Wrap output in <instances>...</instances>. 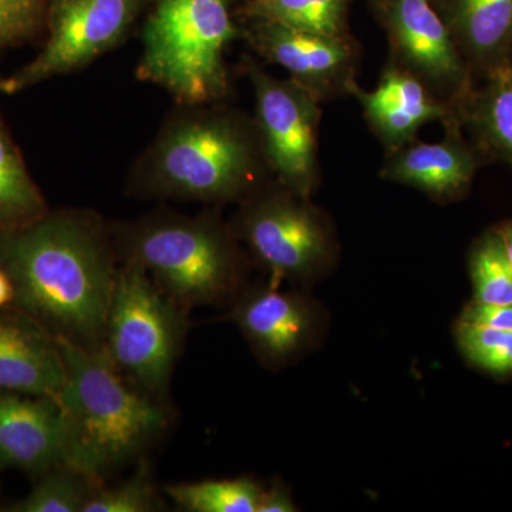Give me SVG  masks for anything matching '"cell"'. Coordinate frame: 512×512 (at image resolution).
<instances>
[{
    "label": "cell",
    "instance_id": "8fae6325",
    "mask_svg": "<svg viewBox=\"0 0 512 512\" xmlns=\"http://www.w3.org/2000/svg\"><path fill=\"white\" fill-rule=\"evenodd\" d=\"M64 456L66 424L55 397L0 389V464L46 473Z\"/></svg>",
    "mask_w": 512,
    "mask_h": 512
},
{
    "label": "cell",
    "instance_id": "9c48e42d",
    "mask_svg": "<svg viewBox=\"0 0 512 512\" xmlns=\"http://www.w3.org/2000/svg\"><path fill=\"white\" fill-rule=\"evenodd\" d=\"M256 111L272 167L293 194H311L316 175V93L302 83L275 79L252 67Z\"/></svg>",
    "mask_w": 512,
    "mask_h": 512
},
{
    "label": "cell",
    "instance_id": "277c9868",
    "mask_svg": "<svg viewBox=\"0 0 512 512\" xmlns=\"http://www.w3.org/2000/svg\"><path fill=\"white\" fill-rule=\"evenodd\" d=\"M126 261L146 269L185 311L227 298L237 285L234 251L227 235L205 218L160 217L123 235Z\"/></svg>",
    "mask_w": 512,
    "mask_h": 512
},
{
    "label": "cell",
    "instance_id": "4fadbf2b",
    "mask_svg": "<svg viewBox=\"0 0 512 512\" xmlns=\"http://www.w3.org/2000/svg\"><path fill=\"white\" fill-rule=\"evenodd\" d=\"M397 49L412 69L440 86H458L464 67L446 23L429 0H392L387 9Z\"/></svg>",
    "mask_w": 512,
    "mask_h": 512
},
{
    "label": "cell",
    "instance_id": "5b68a950",
    "mask_svg": "<svg viewBox=\"0 0 512 512\" xmlns=\"http://www.w3.org/2000/svg\"><path fill=\"white\" fill-rule=\"evenodd\" d=\"M187 312L146 269L124 261L117 271L103 352L128 382L160 399L183 348Z\"/></svg>",
    "mask_w": 512,
    "mask_h": 512
},
{
    "label": "cell",
    "instance_id": "d6986e66",
    "mask_svg": "<svg viewBox=\"0 0 512 512\" xmlns=\"http://www.w3.org/2000/svg\"><path fill=\"white\" fill-rule=\"evenodd\" d=\"M264 488L248 477L171 484L165 494L187 512H258Z\"/></svg>",
    "mask_w": 512,
    "mask_h": 512
},
{
    "label": "cell",
    "instance_id": "52a82bcc",
    "mask_svg": "<svg viewBox=\"0 0 512 512\" xmlns=\"http://www.w3.org/2000/svg\"><path fill=\"white\" fill-rule=\"evenodd\" d=\"M140 5L141 0H56L45 49L6 80L3 90L19 92L93 62L123 39Z\"/></svg>",
    "mask_w": 512,
    "mask_h": 512
},
{
    "label": "cell",
    "instance_id": "d4e9b609",
    "mask_svg": "<svg viewBox=\"0 0 512 512\" xmlns=\"http://www.w3.org/2000/svg\"><path fill=\"white\" fill-rule=\"evenodd\" d=\"M161 507L163 503L151 481L150 471L143 466L124 483L97 488L83 512H151Z\"/></svg>",
    "mask_w": 512,
    "mask_h": 512
},
{
    "label": "cell",
    "instance_id": "7c38bea8",
    "mask_svg": "<svg viewBox=\"0 0 512 512\" xmlns=\"http://www.w3.org/2000/svg\"><path fill=\"white\" fill-rule=\"evenodd\" d=\"M64 380L56 336L28 315L0 318V389L57 399Z\"/></svg>",
    "mask_w": 512,
    "mask_h": 512
},
{
    "label": "cell",
    "instance_id": "9a60e30c",
    "mask_svg": "<svg viewBox=\"0 0 512 512\" xmlns=\"http://www.w3.org/2000/svg\"><path fill=\"white\" fill-rule=\"evenodd\" d=\"M350 90L362 103L377 133L394 146L412 140L423 124L446 116V110L431 99L416 77L399 70L384 74L373 92L357 87Z\"/></svg>",
    "mask_w": 512,
    "mask_h": 512
},
{
    "label": "cell",
    "instance_id": "ac0fdd59",
    "mask_svg": "<svg viewBox=\"0 0 512 512\" xmlns=\"http://www.w3.org/2000/svg\"><path fill=\"white\" fill-rule=\"evenodd\" d=\"M43 215L45 200L0 124V231L25 227Z\"/></svg>",
    "mask_w": 512,
    "mask_h": 512
},
{
    "label": "cell",
    "instance_id": "30bf717a",
    "mask_svg": "<svg viewBox=\"0 0 512 512\" xmlns=\"http://www.w3.org/2000/svg\"><path fill=\"white\" fill-rule=\"evenodd\" d=\"M231 319L269 366L298 359L319 336L315 303L301 293L281 291L275 284L247 293L232 309Z\"/></svg>",
    "mask_w": 512,
    "mask_h": 512
},
{
    "label": "cell",
    "instance_id": "603a6c76",
    "mask_svg": "<svg viewBox=\"0 0 512 512\" xmlns=\"http://www.w3.org/2000/svg\"><path fill=\"white\" fill-rule=\"evenodd\" d=\"M474 301L505 305L512 303V266L498 232L485 235L470 258Z\"/></svg>",
    "mask_w": 512,
    "mask_h": 512
},
{
    "label": "cell",
    "instance_id": "44dd1931",
    "mask_svg": "<svg viewBox=\"0 0 512 512\" xmlns=\"http://www.w3.org/2000/svg\"><path fill=\"white\" fill-rule=\"evenodd\" d=\"M46 476L20 503L10 510L16 512H83L97 488L103 483L76 468L60 464L46 471Z\"/></svg>",
    "mask_w": 512,
    "mask_h": 512
},
{
    "label": "cell",
    "instance_id": "484cf974",
    "mask_svg": "<svg viewBox=\"0 0 512 512\" xmlns=\"http://www.w3.org/2000/svg\"><path fill=\"white\" fill-rule=\"evenodd\" d=\"M45 0H0V43L28 35Z\"/></svg>",
    "mask_w": 512,
    "mask_h": 512
},
{
    "label": "cell",
    "instance_id": "ffe728a7",
    "mask_svg": "<svg viewBox=\"0 0 512 512\" xmlns=\"http://www.w3.org/2000/svg\"><path fill=\"white\" fill-rule=\"evenodd\" d=\"M346 0H252L249 18L279 23L329 37H340Z\"/></svg>",
    "mask_w": 512,
    "mask_h": 512
},
{
    "label": "cell",
    "instance_id": "e0dca14e",
    "mask_svg": "<svg viewBox=\"0 0 512 512\" xmlns=\"http://www.w3.org/2000/svg\"><path fill=\"white\" fill-rule=\"evenodd\" d=\"M453 28L476 59L494 60L512 46V0H453Z\"/></svg>",
    "mask_w": 512,
    "mask_h": 512
},
{
    "label": "cell",
    "instance_id": "4dcf8cb0",
    "mask_svg": "<svg viewBox=\"0 0 512 512\" xmlns=\"http://www.w3.org/2000/svg\"><path fill=\"white\" fill-rule=\"evenodd\" d=\"M512 64V63H511Z\"/></svg>",
    "mask_w": 512,
    "mask_h": 512
},
{
    "label": "cell",
    "instance_id": "4316f807",
    "mask_svg": "<svg viewBox=\"0 0 512 512\" xmlns=\"http://www.w3.org/2000/svg\"><path fill=\"white\" fill-rule=\"evenodd\" d=\"M461 322L488 326L500 330H512V303L495 305V303L471 302L461 315Z\"/></svg>",
    "mask_w": 512,
    "mask_h": 512
},
{
    "label": "cell",
    "instance_id": "6da1fadb",
    "mask_svg": "<svg viewBox=\"0 0 512 512\" xmlns=\"http://www.w3.org/2000/svg\"><path fill=\"white\" fill-rule=\"evenodd\" d=\"M0 268L26 315L56 338L103 349L119 268L99 222L62 212L0 231Z\"/></svg>",
    "mask_w": 512,
    "mask_h": 512
},
{
    "label": "cell",
    "instance_id": "8992f818",
    "mask_svg": "<svg viewBox=\"0 0 512 512\" xmlns=\"http://www.w3.org/2000/svg\"><path fill=\"white\" fill-rule=\"evenodd\" d=\"M150 174L156 191L170 197L229 200L247 184L251 150L227 120H187L171 127L158 141Z\"/></svg>",
    "mask_w": 512,
    "mask_h": 512
},
{
    "label": "cell",
    "instance_id": "2e32d148",
    "mask_svg": "<svg viewBox=\"0 0 512 512\" xmlns=\"http://www.w3.org/2000/svg\"><path fill=\"white\" fill-rule=\"evenodd\" d=\"M476 171V161L456 141L417 144L394 158L383 177L427 192L431 197H456L466 191Z\"/></svg>",
    "mask_w": 512,
    "mask_h": 512
},
{
    "label": "cell",
    "instance_id": "f546056e",
    "mask_svg": "<svg viewBox=\"0 0 512 512\" xmlns=\"http://www.w3.org/2000/svg\"><path fill=\"white\" fill-rule=\"evenodd\" d=\"M500 235L501 241H503L505 254L508 256V261L512 266V222L511 224L505 225L501 231H497Z\"/></svg>",
    "mask_w": 512,
    "mask_h": 512
},
{
    "label": "cell",
    "instance_id": "ba28073f",
    "mask_svg": "<svg viewBox=\"0 0 512 512\" xmlns=\"http://www.w3.org/2000/svg\"><path fill=\"white\" fill-rule=\"evenodd\" d=\"M242 237L252 254L281 281L306 284L328 268L332 244L319 215L292 198H268L249 208L242 220Z\"/></svg>",
    "mask_w": 512,
    "mask_h": 512
},
{
    "label": "cell",
    "instance_id": "cb8c5ba5",
    "mask_svg": "<svg viewBox=\"0 0 512 512\" xmlns=\"http://www.w3.org/2000/svg\"><path fill=\"white\" fill-rule=\"evenodd\" d=\"M456 338L461 352L474 365L497 375L512 372V330L488 328L460 320Z\"/></svg>",
    "mask_w": 512,
    "mask_h": 512
},
{
    "label": "cell",
    "instance_id": "7402d4cb",
    "mask_svg": "<svg viewBox=\"0 0 512 512\" xmlns=\"http://www.w3.org/2000/svg\"><path fill=\"white\" fill-rule=\"evenodd\" d=\"M474 119L485 143L512 164V64L495 67Z\"/></svg>",
    "mask_w": 512,
    "mask_h": 512
},
{
    "label": "cell",
    "instance_id": "5bb4252c",
    "mask_svg": "<svg viewBox=\"0 0 512 512\" xmlns=\"http://www.w3.org/2000/svg\"><path fill=\"white\" fill-rule=\"evenodd\" d=\"M256 22L252 32L255 49L316 94L345 72L349 47L340 37L316 35L264 20Z\"/></svg>",
    "mask_w": 512,
    "mask_h": 512
},
{
    "label": "cell",
    "instance_id": "3957f363",
    "mask_svg": "<svg viewBox=\"0 0 512 512\" xmlns=\"http://www.w3.org/2000/svg\"><path fill=\"white\" fill-rule=\"evenodd\" d=\"M235 28L228 0H158L144 29L138 77L184 104L227 92L224 50Z\"/></svg>",
    "mask_w": 512,
    "mask_h": 512
},
{
    "label": "cell",
    "instance_id": "f1b7e54d",
    "mask_svg": "<svg viewBox=\"0 0 512 512\" xmlns=\"http://www.w3.org/2000/svg\"><path fill=\"white\" fill-rule=\"evenodd\" d=\"M13 299H15V288L8 274L0 268V309L9 302H13Z\"/></svg>",
    "mask_w": 512,
    "mask_h": 512
},
{
    "label": "cell",
    "instance_id": "83f0119b",
    "mask_svg": "<svg viewBox=\"0 0 512 512\" xmlns=\"http://www.w3.org/2000/svg\"><path fill=\"white\" fill-rule=\"evenodd\" d=\"M296 505L293 503L291 494L281 484L272 485L269 490L262 493L259 501L258 512H295Z\"/></svg>",
    "mask_w": 512,
    "mask_h": 512
},
{
    "label": "cell",
    "instance_id": "7a4b0ae2",
    "mask_svg": "<svg viewBox=\"0 0 512 512\" xmlns=\"http://www.w3.org/2000/svg\"><path fill=\"white\" fill-rule=\"evenodd\" d=\"M56 339L66 367L56 399L66 424L64 464L103 483L163 437L170 414L156 397L128 382L103 349Z\"/></svg>",
    "mask_w": 512,
    "mask_h": 512
}]
</instances>
